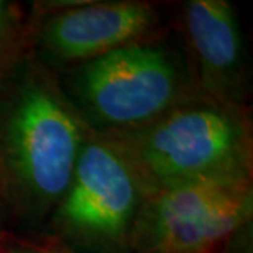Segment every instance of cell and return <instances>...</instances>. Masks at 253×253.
I'll return each mask as SVG.
<instances>
[{"label":"cell","mask_w":253,"mask_h":253,"mask_svg":"<svg viewBox=\"0 0 253 253\" xmlns=\"http://www.w3.org/2000/svg\"><path fill=\"white\" fill-rule=\"evenodd\" d=\"M172 24L196 90L218 103L248 107L251 82L235 6L228 0L181 1Z\"/></svg>","instance_id":"7"},{"label":"cell","mask_w":253,"mask_h":253,"mask_svg":"<svg viewBox=\"0 0 253 253\" xmlns=\"http://www.w3.org/2000/svg\"><path fill=\"white\" fill-rule=\"evenodd\" d=\"M124 154L146 191L224 179H253L249 107L200 96L144 126L97 131Z\"/></svg>","instance_id":"2"},{"label":"cell","mask_w":253,"mask_h":253,"mask_svg":"<svg viewBox=\"0 0 253 253\" xmlns=\"http://www.w3.org/2000/svg\"><path fill=\"white\" fill-rule=\"evenodd\" d=\"M4 236L3 234H0V253H4Z\"/></svg>","instance_id":"10"},{"label":"cell","mask_w":253,"mask_h":253,"mask_svg":"<svg viewBox=\"0 0 253 253\" xmlns=\"http://www.w3.org/2000/svg\"><path fill=\"white\" fill-rule=\"evenodd\" d=\"M33 54L55 73L168 36L148 0H41L30 6Z\"/></svg>","instance_id":"6"},{"label":"cell","mask_w":253,"mask_h":253,"mask_svg":"<svg viewBox=\"0 0 253 253\" xmlns=\"http://www.w3.org/2000/svg\"><path fill=\"white\" fill-rule=\"evenodd\" d=\"M58 76L94 131L144 126L201 96L180 48L169 44L168 36L123 46Z\"/></svg>","instance_id":"3"},{"label":"cell","mask_w":253,"mask_h":253,"mask_svg":"<svg viewBox=\"0 0 253 253\" xmlns=\"http://www.w3.org/2000/svg\"><path fill=\"white\" fill-rule=\"evenodd\" d=\"M4 253H82L45 231L6 234Z\"/></svg>","instance_id":"9"},{"label":"cell","mask_w":253,"mask_h":253,"mask_svg":"<svg viewBox=\"0 0 253 253\" xmlns=\"http://www.w3.org/2000/svg\"><path fill=\"white\" fill-rule=\"evenodd\" d=\"M31 54L30 11L20 3L0 0V89Z\"/></svg>","instance_id":"8"},{"label":"cell","mask_w":253,"mask_h":253,"mask_svg":"<svg viewBox=\"0 0 253 253\" xmlns=\"http://www.w3.org/2000/svg\"><path fill=\"white\" fill-rule=\"evenodd\" d=\"M146 194L124 154L90 128L45 232L82 253H129L131 232Z\"/></svg>","instance_id":"4"},{"label":"cell","mask_w":253,"mask_h":253,"mask_svg":"<svg viewBox=\"0 0 253 253\" xmlns=\"http://www.w3.org/2000/svg\"><path fill=\"white\" fill-rule=\"evenodd\" d=\"M252 218L253 179L149 191L134 222L129 253H229Z\"/></svg>","instance_id":"5"},{"label":"cell","mask_w":253,"mask_h":253,"mask_svg":"<svg viewBox=\"0 0 253 253\" xmlns=\"http://www.w3.org/2000/svg\"><path fill=\"white\" fill-rule=\"evenodd\" d=\"M89 131L58 73L30 55L0 89V197L18 221L45 225Z\"/></svg>","instance_id":"1"}]
</instances>
